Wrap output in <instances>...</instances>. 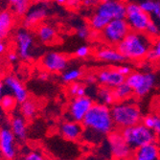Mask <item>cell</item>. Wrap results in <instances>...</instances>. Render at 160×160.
Returning a JSON list of instances; mask_svg holds the SVG:
<instances>
[{
    "instance_id": "obj_1",
    "label": "cell",
    "mask_w": 160,
    "mask_h": 160,
    "mask_svg": "<svg viewBox=\"0 0 160 160\" xmlns=\"http://www.w3.org/2000/svg\"><path fill=\"white\" fill-rule=\"evenodd\" d=\"M83 127L82 134L87 135L91 142L94 139L101 140L103 136H108L115 128L112 120L110 108L108 106L94 103L82 121Z\"/></svg>"
},
{
    "instance_id": "obj_2",
    "label": "cell",
    "mask_w": 160,
    "mask_h": 160,
    "mask_svg": "<svg viewBox=\"0 0 160 160\" xmlns=\"http://www.w3.org/2000/svg\"><path fill=\"white\" fill-rule=\"evenodd\" d=\"M152 41L153 39L145 32L130 30L123 40L116 45V48L126 60L137 62L146 59L147 54L152 45Z\"/></svg>"
},
{
    "instance_id": "obj_3",
    "label": "cell",
    "mask_w": 160,
    "mask_h": 160,
    "mask_svg": "<svg viewBox=\"0 0 160 160\" xmlns=\"http://www.w3.org/2000/svg\"><path fill=\"white\" fill-rule=\"evenodd\" d=\"M110 111L115 128L118 129L137 125L142 121L140 108L134 103L128 102V100L116 102L111 106Z\"/></svg>"
},
{
    "instance_id": "obj_4",
    "label": "cell",
    "mask_w": 160,
    "mask_h": 160,
    "mask_svg": "<svg viewBox=\"0 0 160 160\" xmlns=\"http://www.w3.org/2000/svg\"><path fill=\"white\" fill-rule=\"evenodd\" d=\"M120 130L128 146L133 151L142 146H145V145L154 143L156 138V134L152 130L142 123L125 128Z\"/></svg>"
},
{
    "instance_id": "obj_5",
    "label": "cell",
    "mask_w": 160,
    "mask_h": 160,
    "mask_svg": "<svg viewBox=\"0 0 160 160\" xmlns=\"http://www.w3.org/2000/svg\"><path fill=\"white\" fill-rule=\"evenodd\" d=\"M130 30L135 32H145L148 24L150 23V14L144 12L139 4L135 2H129L126 4V17Z\"/></svg>"
},
{
    "instance_id": "obj_6",
    "label": "cell",
    "mask_w": 160,
    "mask_h": 160,
    "mask_svg": "<svg viewBox=\"0 0 160 160\" xmlns=\"http://www.w3.org/2000/svg\"><path fill=\"white\" fill-rule=\"evenodd\" d=\"M130 28L125 18L111 19L102 31V38L110 45H117L128 34Z\"/></svg>"
},
{
    "instance_id": "obj_7",
    "label": "cell",
    "mask_w": 160,
    "mask_h": 160,
    "mask_svg": "<svg viewBox=\"0 0 160 160\" xmlns=\"http://www.w3.org/2000/svg\"><path fill=\"white\" fill-rule=\"evenodd\" d=\"M126 82L132 87L136 97L146 96L155 83V76L152 73L132 72L126 78Z\"/></svg>"
},
{
    "instance_id": "obj_8",
    "label": "cell",
    "mask_w": 160,
    "mask_h": 160,
    "mask_svg": "<svg viewBox=\"0 0 160 160\" xmlns=\"http://www.w3.org/2000/svg\"><path fill=\"white\" fill-rule=\"evenodd\" d=\"M108 141L110 147V152L116 160H128L132 157V149L128 146L121 133L120 129H114L108 134Z\"/></svg>"
},
{
    "instance_id": "obj_9",
    "label": "cell",
    "mask_w": 160,
    "mask_h": 160,
    "mask_svg": "<svg viewBox=\"0 0 160 160\" xmlns=\"http://www.w3.org/2000/svg\"><path fill=\"white\" fill-rule=\"evenodd\" d=\"M49 13V2L47 0L37 1L30 5L27 12L24 16L23 26L27 29H31L38 26L44 20Z\"/></svg>"
},
{
    "instance_id": "obj_10",
    "label": "cell",
    "mask_w": 160,
    "mask_h": 160,
    "mask_svg": "<svg viewBox=\"0 0 160 160\" xmlns=\"http://www.w3.org/2000/svg\"><path fill=\"white\" fill-rule=\"evenodd\" d=\"M14 39L17 43V50L20 59L29 61L33 58L34 50V36L27 28H20L14 35Z\"/></svg>"
},
{
    "instance_id": "obj_11",
    "label": "cell",
    "mask_w": 160,
    "mask_h": 160,
    "mask_svg": "<svg viewBox=\"0 0 160 160\" xmlns=\"http://www.w3.org/2000/svg\"><path fill=\"white\" fill-rule=\"evenodd\" d=\"M68 58L59 52H48L40 60V66L49 73H62L68 66Z\"/></svg>"
},
{
    "instance_id": "obj_12",
    "label": "cell",
    "mask_w": 160,
    "mask_h": 160,
    "mask_svg": "<svg viewBox=\"0 0 160 160\" xmlns=\"http://www.w3.org/2000/svg\"><path fill=\"white\" fill-rule=\"evenodd\" d=\"M96 12L102 14L109 20L125 18L126 3L121 0H101L97 6Z\"/></svg>"
},
{
    "instance_id": "obj_13",
    "label": "cell",
    "mask_w": 160,
    "mask_h": 160,
    "mask_svg": "<svg viewBox=\"0 0 160 160\" xmlns=\"http://www.w3.org/2000/svg\"><path fill=\"white\" fill-rule=\"evenodd\" d=\"M93 104V99L87 95L73 98L68 107V113L71 120L82 123L84 116Z\"/></svg>"
},
{
    "instance_id": "obj_14",
    "label": "cell",
    "mask_w": 160,
    "mask_h": 160,
    "mask_svg": "<svg viewBox=\"0 0 160 160\" xmlns=\"http://www.w3.org/2000/svg\"><path fill=\"white\" fill-rule=\"evenodd\" d=\"M97 82L101 84L113 89L114 87L126 82V77L118 71L117 67H108L100 70L97 73Z\"/></svg>"
},
{
    "instance_id": "obj_15",
    "label": "cell",
    "mask_w": 160,
    "mask_h": 160,
    "mask_svg": "<svg viewBox=\"0 0 160 160\" xmlns=\"http://www.w3.org/2000/svg\"><path fill=\"white\" fill-rule=\"evenodd\" d=\"M5 89L16 98L18 104H22L28 99V91L23 82L14 75L9 74L3 79Z\"/></svg>"
},
{
    "instance_id": "obj_16",
    "label": "cell",
    "mask_w": 160,
    "mask_h": 160,
    "mask_svg": "<svg viewBox=\"0 0 160 160\" xmlns=\"http://www.w3.org/2000/svg\"><path fill=\"white\" fill-rule=\"evenodd\" d=\"M14 135L12 132L11 128H4L0 129V151L3 156L12 160L16 157V148H14Z\"/></svg>"
},
{
    "instance_id": "obj_17",
    "label": "cell",
    "mask_w": 160,
    "mask_h": 160,
    "mask_svg": "<svg viewBox=\"0 0 160 160\" xmlns=\"http://www.w3.org/2000/svg\"><path fill=\"white\" fill-rule=\"evenodd\" d=\"M83 132V127L82 123L77 121H66L61 126V133L66 140L76 141L78 140Z\"/></svg>"
},
{
    "instance_id": "obj_18",
    "label": "cell",
    "mask_w": 160,
    "mask_h": 160,
    "mask_svg": "<svg viewBox=\"0 0 160 160\" xmlns=\"http://www.w3.org/2000/svg\"><path fill=\"white\" fill-rule=\"evenodd\" d=\"M95 57L99 61L110 63H121L126 60L117 48L111 47H102L98 49L95 53Z\"/></svg>"
},
{
    "instance_id": "obj_19",
    "label": "cell",
    "mask_w": 160,
    "mask_h": 160,
    "mask_svg": "<svg viewBox=\"0 0 160 160\" xmlns=\"http://www.w3.org/2000/svg\"><path fill=\"white\" fill-rule=\"evenodd\" d=\"M133 160H159L158 148L154 143L145 145L134 150Z\"/></svg>"
},
{
    "instance_id": "obj_20",
    "label": "cell",
    "mask_w": 160,
    "mask_h": 160,
    "mask_svg": "<svg viewBox=\"0 0 160 160\" xmlns=\"http://www.w3.org/2000/svg\"><path fill=\"white\" fill-rule=\"evenodd\" d=\"M11 130L14 137L20 140L26 138L27 135V122L22 115H14L10 121Z\"/></svg>"
},
{
    "instance_id": "obj_21",
    "label": "cell",
    "mask_w": 160,
    "mask_h": 160,
    "mask_svg": "<svg viewBox=\"0 0 160 160\" xmlns=\"http://www.w3.org/2000/svg\"><path fill=\"white\" fill-rule=\"evenodd\" d=\"M13 16L10 11L0 12V40H4L13 26Z\"/></svg>"
},
{
    "instance_id": "obj_22",
    "label": "cell",
    "mask_w": 160,
    "mask_h": 160,
    "mask_svg": "<svg viewBox=\"0 0 160 160\" xmlns=\"http://www.w3.org/2000/svg\"><path fill=\"white\" fill-rule=\"evenodd\" d=\"M37 36L42 43H51L57 38V30L47 23H41L37 28Z\"/></svg>"
},
{
    "instance_id": "obj_23",
    "label": "cell",
    "mask_w": 160,
    "mask_h": 160,
    "mask_svg": "<svg viewBox=\"0 0 160 160\" xmlns=\"http://www.w3.org/2000/svg\"><path fill=\"white\" fill-rule=\"evenodd\" d=\"M112 91H113V95H114L116 102L128 101L134 95L132 88L126 82L119 84L118 86L114 87Z\"/></svg>"
},
{
    "instance_id": "obj_24",
    "label": "cell",
    "mask_w": 160,
    "mask_h": 160,
    "mask_svg": "<svg viewBox=\"0 0 160 160\" xmlns=\"http://www.w3.org/2000/svg\"><path fill=\"white\" fill-rule=\"evenodd\" d=\"M97 99L99 101L100 104H103L106 106H112L114 103H116L114 95H113V91L111 88L104 85H101L100 88L97 90Z\"/></svg>"
},
{
    "instance_id": "obj_25",
    "label": "cell",
    "mask_w": 160,
    "mask_h": 160,
    "mask_svg": "<svg viewBox=\"0 0 160 160\" xmlns=\"http://www.w3.org/2000/svg\"><path fill=\"white\" fill-rule=\"evenodd\" d=\"M7 1L11 5L12 12L19 18L25 16L31 5L30 0H7Z\"/></svg>"
},
{
    "instance_id": "obj_26",
    "label": "cell",
    "mask_w": 160,
    "mask_h": 160,
    "mask_svg": "<svg viewBox=\"0 0 160 160\" xmlns=\"http://www.w3.org/2000/svg\"><path fill=\"white\" fill-rule=\"evenodd\" d=\"M38 110V106L31 99H27L22 104H20V114L26 120H30L35 117Z\"/></svg>"
},
{
    "instance_id": "obj_27",
    "label": "cell",
    "mask_w": 160,
    "mask_h": 160,
    "mask_svg": "<svg viewBox=\"0 0 160 160\" xmlns=\"http://www.w3.org/2000/svg\"><path fill=\"white\" fill-rule=\"evenodd\" d=\"M110 20L95 12L89 19V27L95 32H102Z\"/></svg>"
},
{
    "instance_id": "obj_28",
    "label": "cell",
    "mask_w": 160,
    "mask_h": 160,
    "mask_svg": "<svg viewBox=\"0 0 160 160\" xmlns=\"http://www.w3.org/2000/svg\"><path fill=\"white\" fill-rule=\"evenodd\" d=\"M82 77V71L79 68L65 69L62 74V80L64 83H72L78 82Z\"/></svg>"
},
{
    "instance_id": "obj_29",
    "label": "cell",
    "mask_w": 160,
    "mask_h": 160,
    "mask_svg": "<svg viewBox=\"0 0 160 160\" xmlns=\"http://www.w3.org/2000/svg\"><path fill=\"white\" fill-rule=\"evenodd\" d=\"M86 90L87 89H86L85 84L82 82H79V81L69 83V86H68V94L73 98L86 95Z\"/></svg>"
},
{
    "instance_id": "obj_30",
    "label": "cell",
    "mask_w": 160,
    "mask_h": 160,
    "mask_svg": "<svg viewBox=\"0 0 160 160\" xmlns=\"http://www.w3.org/2000/svg\"><path fill=\"white\" fill-rule=\"evenodd\" d=\"M18 105V102L12 94H4L1 101H0V107L2 108V109L5 112H10L12 111L16 108Z\"/></svg>"
},
{
    "instance_id": "obj_31",
    "label": "cell",
    "mask_w": 160,
    "mask_h": 160,
    "mask_svg": "<svg viewBox=\"0 0 160 160\" xmlns=\"http://www.w3.org/2000/svg\"><path fill=\"white\" fill-rule=\"evenodd\" d=\"M139 6L144 12H146L149 14H157V12L160 10V2L153 1V0H144V1H142L139 4Z\"/></svg>"
},
{
    "instance_id": "obj_32",
    "label": "cell",
    "mask_w": 160,
    "mask_h": 160,
    "mask_svg": "<svg viewBox=\"0 0 160 160\" xmlns=\"http://www.w3.org/2000/svg\"><path fill=\"white\" fill-rule=\"evenodd\" d=\"M146 59L149 61H159L160 60V37L156 38L152 41V45L149 50Z\"/></svg>"
},
{
    "instance_id": "obj_33",
    "label": "cell",
    "mask_w": 160,
    "mask_h": 160,
    "mask_svg": "<svg viewBox=\"0 0 160 160\" xmlns=\"http://www.w3.org/2000/svg\"><path fill=\"white\" fill-rule=\"evenodd\" d=\"M145 33L153 39L160 37V28L154 21L151 20L146 28V30H145Z\"/></svg>"
},
{
    "instance_id": "obj_34",
    "label": "cell",
    "mask_w": 160,
    "mask_h": 160,
    "mask_svg": "<svg viewBox=\"0 0 160 160\" xmlns=\"http://www.w3.org/2000/svg\"><path fill=\"white\" fill-rule=\"evenodd\" d=\"M77 36L80 38H82V39H85L87 38L89 36H90V30H89V28L87 27L86 25H80L77 27Z\"/></svg>"
},
{
    "instance_id": "obj_35",
    "label": "cell",
    "mask_w": 160,
    "mask_h": 160,
    "mask_svg": "<svg viewBox=\"0 0 160 160\" xmlns=\"http://www.w3.org/2000/svg\"><path fill=\"white\" fill-rule=\"evenodd\" d=\"M90 54V48L87 45H82L75 51V56L79 59H84Z\"/></svg>"
},
{
    "instance_id": "obj_36",
    "label": "cell",
    "mask_w": 160,
    "mask_h": 160,
    "mask_svg": "<svg viewBox=\"0 0 160 160\" xmlns=\"http://www.w3.org/2000/svg\"><path fill=\"white\" fill-rule=\"evenodd\" d=\"M152 130L156 135H160V115L153 114V125Z\"/></svg>"
},
{
    "instance_id": "obj_37",
    "label": "cell",
    "mask_w": 160,
    "mask_h": 160,
    "mask_svg": "<svg viewBox=\"0 0 160 160\" xmlns=\"http://www.w3.org/2000/svg\"><path fill=\"white\" fill-rule=\"evenodd\" d=\"M117 69H118V71L120 72V73H121L122 75H124L126 78H127L129 74H132V67L128 66V65H120L119 67H117Z\"/></svg>"
},
{
    "instance_id": "obj_38",
    "label": "cell",
    "mask_w": 160,
    "mask_h": 160,
    "mask_svg": "<svg viewBox=\"0 0 160 160\" xmlns=\"http://www.w3.org/2000/svg\"><path fill=\"white\" fill-rule=\"evenodd\" d=\"M81 4H82V0H66V6L71 9H76Z\"/></svg>"
},
{
    "instance_id": "obj_39",
    "label": "cell",
    "mask_w": 160,
    "mask_h": 160,
    "mask_svg": "<svg viewBox=\"0 0 160 160\" xmlns=\"http://www.w3.org/2000/svg\"><path fill=\"white\" fill-rule=\"evenodd\" d=\"M25 160H44V159H43L41 154L38 152H30L26 155Z\"/></svg>"
},
{
    "instance_id": "obj_40",
    "label": "cell",
    "mask_w": 160,
    "mask_h": 160,
    "mask_svg": "<svg viewBox=\"0 0 160 160\" xmlns=\"http://www.w3.org/2000/svg\"><path fill=\"white\" fill-rule=\"evenodd\" d=\"M49 78H50V73L47 71H45V70L40 71L38 73V79L39 81H41V82H46V81L49 80Z\"/></svg>"
},
{
    "instance_id": "obj_41",
    "label": "cell",
    "mask_w": 160,
    "mask_h": 160,
    "mask_svg": "<svg viewBox=\"0 0 160 160\" xmlns=\"http://www.w3.org/2000/svg\"><path fill=\"white\" fill-rule=\"evenodd\" d=\"M84 82L86 84L92 85V83H95L97 82V76L94 74H89L84 77Z\"/></svg>"
},
{
    "instance_id": "obj_42",
    "label": "cell",
    "mask_w": 160,
    "mask_h": 160,
    "mask_svg": "<svg viewBox=\"0 0 160 160\" xmlns=\"http://www.w3.org/2000/svg\"><path fill=\"white\" fill-rule=\"evenodd\" d=\"M101 0H82V5L87 8H90L93 6H98Z\"/></svg>"
},
{
    "instance_id": "obj_43",
    "label": "cell",
    "mask_w": 160,
    "mask_h": 160,
    "mask_svg": "<svg viewBox=\"0 0 160 160\" xmlns=\"http://www.w3.org/2000/svg\"><path fill=\"white\" fill-rule=\"evenodd\" d=\"M18 58H19V56H18V52H10L8 54V61L10 62H17Z\"/></svg>"
},
{
    "instance_id": "obj_44",
    "label": "cell",
    "mask_w": 160,
    "mask_h": 160,
    "mask_svg": "<svg viewBox=\"0 0 160 160\" xmlns=\"http://www.w3.org/2000/svg\"><path fill=\"white\" fill-rule=\"evenodd\" d=\"M4 91H5V85H4V82L2 79H0V101H1L3 95H4Z\"/></svg>"
},
{
    "instance_id": "obj_45",
    "label": "cell",
    "mask_w": 160,
    "mask_h": 160,
    "mask_svg": "<svg viewBox=\"0 0 160 160\" xmlns=\"http://www.w3.org/2000/svg\"><path fill=\"white\" fill-rule=\"evenodd\" d=\"M7 49V46L5 44V42L3 40H0V55H2L3 53H5Z\"/></svg>"
},
{
    "instance_id": "obj_46",
    "label": "cell",
    "mask_w": 160,
    "mask_h": 160,
    "mask_svg": "<svg viewBox=\"0 0 160 160\" xmlns=\"http://www.w3.org/2000/svg\"><path fill=\"white\" fill-rule=\"evenodd\" d=\"M55 2L59 5H65L66 4V0H55Z\"/></svg>"
},
{
    "instance_id": "obj_47",
    "label": "cell",
    "mask_w": 160,
    "mask_h": 160,
    "mask_svg": "<svg viewBox=\"0 0 160 160\" xmlns=\"http://www.w3.org/2000/svg\"><path fill=\"white\" fill-rule=\"evenodd\" d=\"M4 110L2 109V108L1 107H0V119H2L3 118V116H4Z\"/></svg>"
},
{
    "instance_id": "obj_48",
    "label": "cell",
    "mask_w": 160,
    "mask_h": 160,
    "mask_svg": "<svg viewBox=\"0 0 160 160\" xmlns=\"http://www.w3.org/2000/svg\"><path fill=\"white\" fill-rule=\"evenodd\" d=\"M156 16H157V18H158V19L160 20V10H159V12H157V14H156Z\"/></svg>"
},
{
    "instance_id": "obj_49",
    "label": "cell",
    "mask_w": 160,
    "mask_h": 160,
    "mask_svg": "<svg viewBox=\"0 0 160 160\" xmlns=\"http://www.w3.org/2000/svg\"><path fill=\"white\" fill-rule=\"evenodd\" d=\"M128 160H133V159H132V157H130V158H129Z\"/></svg>"
},
{
    "instance_id": "obj_50",
    "label": "cell",
    "mask_w": 160,
    "mask_h": 160,
    "mask_svg": "<svg viewBox=\"0 0 160 160\" xmlns=\"http://www.w3.org/2000/svg\"><path fill=\"white\" fill-rule=\"evenodd\" d=\"M12 160H14V158H13V159H12Z\"/></svg>"
},
{
    "instance_id": "obj_51",
    "label": "cell",
    "mask_w": 160,
    "mask_h": 160,
    "mask_svg": "<svg viewBox=\"0 0 160 160\" xmlns=\"http://www.w3.org/2000/svg\"><path fill=\"white\" fill-rule=\"evenodd\" d=\"M114 160H116V159H114Z\"/></svg>"
},
{
    "instance_id": "obj_52",
    "label": "cell",
    "mask_w": 160,
    "mask_h": 160,
    "mask_svg": "<svg viewBox=\"0 0 160 160\" xmlns=\"http://www.w3.org/2000/svg\"><path fill=\"white\" fill-rule=\"evenodd\" d=\"M159 28H160V26H159Z\"/></svg>"
}]
</instances>
